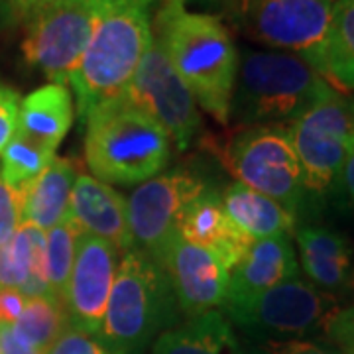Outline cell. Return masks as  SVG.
I'll return each instance as SVG.
<instances>
[{"mask_svg": "<svg viewBox=\"0 0 354 354\" xmlns=\"http://www.w3.org/2000/svg\"><path fill=\"white\" fill-rule=\"evenodd\" d=\"M205 187L199 177L179 169L140 183L127 199L132 248L158 262L177 232L181 213Z\"/></svg>", "mask_w": 354, "mask_h": 354, "instance_id": "obj_12", "label": "cell"}, {"mask_svg": "<svg viewBox=\"0 0 354 354\" xmlns=\"http://www.w3.org/2000/svg\"><path fill=\"white\" fill-rule=\"evenodd\" d=\"M353 288H354V279H353Z\"/></svg>", "mask_w": 354, "mask_h": 354, "instance_id": "obj_39", "label": "cell"}, {"mask_svg": "<svg viewBox=\"0 0 354 354\" xmlns=\"http://www.w3.org/2000/svg\"><path fill=\"white\" fill-rule=\"evenodd\" d=\"M20 102L18 91L0 81V152L18 130Z\"/></svg>", "mask_w": 354, "mask_h": 354, "instance_id": "obj_32", "label": "cell"}, {"mask_svg": "<svg viewBox=\"0 0 354 354\" xmlns=\"http://www.w3.org/2000/svg\"><path fill=\"white\" fill-rule=\"evenodd\" d=\"M171 156V140L150 114L122 95L85 122V160L95 179L136 185L156 177Z\"/></svg>", "mask_w": 354, "mask_h": 354, "instance_id": "obj_5", "label": "cell"}, {"mask_svg": "<svg viewBox=\"0 0 354 354\" xmlns=\"http://www.w3.org/2000/svg\"><path fill=\"white\" fill-rule=\"evenodd\" d=\"M148 354H244V348L230 321L216 309L162 333Z\"/></svg>", "mask_w": 354, "mask_h": 354, "instance_id": "obj_21", "label": "cell"}, {"mask_svg": "<svg viewBox=\"0 0 354 354\" xmlns=\"http://www.w3.org/2000/svg\"><path fill=\"white\" fill-rule=\"evenodd\" d=\"M152 4L104 0L87 50L69 77L77 116L85 124L95 111L124 95L153 38Z\"/></svg>", "mask_w": 354, "mask_h": 354, "instance_id": "obj_2", "label": "cell"}, {"mask_svg": "<svg viewBox=\"0 0 354 354\" xmlns=\"http://www.w3.org/2000/svg\"><path fill=\"white\" fill-rule=\"evenodd\" d=\"M22 205H24L22 189L10 187L0 179V246L10 241L18 227L24 223Z\"/></svg>", "mask_w": 354, "mask_h": 354, "instance_id": "obj_29", "label": "cell"}, {"mask_svg": "<svg viewBox=\"0 0 354 354\" xmlns=\"http://www.w3.org/2000/svg\"><path fill=\"white\" fill-rule=\"evenodd\" d=\"M333 197L341 199L342 205L354 213V136L353 142H351V148H348V153H346V160L342 164L341 176H339Z\"/></svg>", "mask_w": 354, "mask_h": 354, "instance_id": "obj_33", "label": "cell"}, {"mask_svg": "<svg viewBox=\"0 0 354 354\" xmlns=\"http://www.w3.org/2000/svg\"><path fill=\"white\" fill-rule=\"evenodd\" d=\"M242 348H244V346H242ZM244 354H246V353H244Z\"/></svg>", "mask_w": 354, "mask_h": 354, "instance_id": "obj_40", "label": "cell"}, {"mask_svg": "<svg viewBox=\"0 0 354 354\" xmlns=\"http://www.w3.org/2000/svg\"><path fill=\"white\" fill-rule=\"evenodd\" d=\"M12 327L24 341L46 353L71 325L64 301L46 295L28 297L22 315Z\"/></svg>", "mask_w": 354, "mask_h": 354, "instance_id": "obj_25", "label": "cell"}, {"mask_svg": "<svg viewBox=\"0 0 354 354\" xmlns=\"http://www.w3.org/2000/svg\"><path fill=\"white\" fill-rule=\"evenodd\" d=\"M242 346L246 354H342L327 341H317V339L246 342Z\"/></svg>", "mask_w": 354, "mask_h": 354, "instance_id": "obj_28", "label": "cell"}, {"mask_svg": "<svg viewBox=\"0 0 354 354\" xmlns=\"http://www.w3.org/2000/svg\"><path fill=\"white\" fill-rule=\"evenodd\" d=\"M120 252L111 242L81 232L65 291V311L73 329L97 335L118 272Z\"/></svg>", "mask_w": 354, "mask_h": 354, "instance_id": "obj_13", "label": "cell"}, {"mask_svg": "<svg viewBox=\"0 0 354 354\" xmlns=\"http://www.w3.org/2000/svg\"><path fill=\"white\" fill-rule=\"evenodd\" d=\"M51 160L53 153L16 130L12 140L0 152V179L10 187L20 189L34 177H38Z\"/></svg>", "mask_w": 354, "mask_h": 354, "instance_id": "obj_27", "label": "cell"}, {"mask_svg": "<svg viewBox=\"0 0 354 354\" xmlns=\"http://www.w3.org/2000/svg\"><path fill=\"white\" fill-rule=\"evenodd\" d=\"M124 97L140 111L150 114L181 152L201 134L203 122L197 102L189 87L171 67L156 36L124 91Z\"/></svg>", "mask_w": 354, "mask_h": 354, "instance_id": "obj_11", "label": "cell"}, {"mask_svg": "<svg viewBox=\"0 0 354 354\" xmlns=\"http://www.w3.org/2000/svg\"><path fill=\"white\" fill-rule=\"evenodd\" d=\"M0 354H2V353H0Z\"/></svg>", "mask_w": 354, "mask_h": 354, "instance_id": "obj_41", "label": "cell"}, {"mask_svg": "<svg viewBox=\"0 0 354 354\" xmlns=\"http://www.w3.org/2000/svg\"><path fill=\"white\" fill-rule=\"evenodd\" d=\"M26 297L20 290L0 288V325H14L24 311Z\"/></svg>", "mask_w": 354, "mask_h": 354, "instance_id": "obj_34", "label": "cell"}, {"mask_svg": "<svg viewBox=\"0 0 354 354\" xmlns=\"http://www.w3.org/2000/svg\"><path fill=\"white\" fill-rule=\"evenodd\" d=\"M293 239L301 270L315 288L335 297L353 288V244L342 232L319 223H301Z\"/></svg>", "mask_w": 354, "mask_h": 354, "instance_id": "obj_18", "label": "cell"}, {"mask_svg": "<svg viewBox=\"0 0 354 354\" xmlns=\"http://www.w3.org/2000/svg\"><path fill=\"white\" fill-rule=\"evenodd\" d=\"M179 305L164 268L130 248L118 262L101 329L95 335L111 354H144L179 323Z\"/></svg>", "mask_w": 354, "mask_h": 354, "instance_id": "obj_4", "label": "cell"}, {"mask_svg": "<svg viewBox=\"0 0 354 354\" xmlns=\"http://www.w3.org/2000/svg\"><path fill=\"white\" fill-rule=\"evenodd\" d=\"M228 20L266 48L304 57L317 69L333 18L329 0H225Z\"/></svg>", "mask_w": 354, "mask_h": 354, "instance_id": "obj_9", "label": "cell"}, {"mask_svg": "<svg viewBox=\"0 0 354 354\" xmlns=\"http://www.w3.org/2000/svg\"><path fill=\"white\" fill-rule=\"evenodd\" d=\"M221 197L230 221L252 241L281 234L291 236L297 227V216L283 205L239 181L230 183Z\"/></svg>", "mask_w": 354, "mask_h": 354, "instance_id": "obj_23", "label": "cell"}, {"mask_svg": "<svg viewBox=\"0 0 354 354\" xmlns=\"http://www.w3.org/2000/svg\"><path fill=\"white\" fill-rule=\"evenodd\" d=\"M177 232L197 246H201L223 262L228 274L250 248L252 239L236 227L225 211L221 193L209 185L185 207Z\"/></svg>", "mask_w": 354, "mask_h": 354, "instance_id": "obj_16", "label": "cell"}, {"mask_svg": "<svg viewBox=\"0 0 354 354\" xmlns=\"http://www.w3.org/2000/svg\"><path fill=\"white\" fill-rule=\"evenodd\" d=\"M0 6H4V8H12V0H0Z\"/></svg>", "mask_w": 354, "mask_h": 354, "instance_id": "obj_37", "label": "cell"}, {"mask_svg": "<svg viewBox=\"0 0 354 354\" xmlns=\"http://www.w3.org/2000/svg\"><path fill=\"white\" fill-rule=\"evenodd\" d=\"M333 87L304 57L278 50H242L228 120L239 127L290 124Z\"/></svg>", "mask_w": 354, "mask_h": 354, "instance_id": "obj_3", "label": "cell"}, {"mask_svg": "<svg viewBox=\"0 0 354 354\" xmlns=\"http://www.w3.org/2000/svg\"><path fill=\"white\" fill-rule=\"evenodd\" d=\"M323 337L342 354H354V304L339 307L330 315Z\"/></svg>", "mask_w": 354, "mask_h": 354, "instance_id": "obj_30", "label": "cell"}, {"mask_svg": "<svg viewBox=\"0 0 354 354\" xmlns=\"http://www.w3.org/2000/svg\"><path fill=\"white\" fill-rule=\"evenodd\" d=\"M158 264L167 274L181 315L191 319L223 307L230 274L215 254L176 232Z\"/></svg>", "mask_w": 354, "mask_h": 354, "instance_id": "obj_14", "label": "cell"}, {"mask_svg": "<svg viewBox=\"0 0 354 354\" xmlns=\"http://www.w3.org/2000/svg\"><path fill=\"white\" fill-rule=\"evenodd\" d=\"M337 309L339 304L335 295L297 276L244 304L223 309V315L248 342L290 341L323 335L327 321Z\"/></svg>", "mask_w": 354, "mask_h": 354, "instance_id": "obj_8", "label": "cell"}, {"mask_svg": "<svg viewBox=\"0 0 354 354\" xmlns=\"http://www.w3.org/2000/svg\"><path fill=\"white\" fill-rule=\"evenodd\" d=\"M152 32L195 102L227 127L239 69V50L227 26L211 14L162 4L152 16Z\"/></svg>", "mask_w": 354, "mask_h": 354, "instance_id": "obj_1", "label": "cell"}, {"mask_svg": "<svg viewBox=\"0 0 354 354\" xmlns=\"http://www.w3.org/2000/svg\"><path fill=\"white\" fill-rule=\"evenodd\" d=\"M317 71L335 91L354 93V0L333 4L329 34L321 51Z\"/></svg>", "mask_w": 354, "mask_h": 354, "instance_id": "obj_24", "label": "cell"}, {"mask_svg": "<svg viewBox=\"0 0 354 354\" xmlns=\"http://www.w3.org/2000/svg\"><path fill=\"white\" fill-rule=\"evenodd\" d=\"M46 354H111L101 341L95 335H88L83 330L69 329L65 330L64 335L57 341L51 344L46 351Z\"/></svg>", "mask_w": 354, "mask_h": 354, "instance_id": "obj_31", "label": "cell"}, {"mask_svg": "<svg viewBox=\"0 0 354 354\" xmlns=\"http://www.w3.org/2000/svg\"><path fill=\"white\" fill-rule=\"evenodd\" d=\"M297 276L299 262L291 236L281 234L252 241L250 248L228 276L227 297L221 309L244 304L258 293Z\"/></svg>", "mask_w": 354, "mask_h": 354, "instance_id": "obj_15", "label": "cell"}, {"mask_svg": "<svg viewBox=\"0 0 354 354\" xmlns=\"http://www.w3.org/2000/svg\"><path fill=\"white\" fill-rule=\"evenodd\" d=\"M290 136L304 174L307 211L333 197L354 136V99L330 91L291 120Z\"/></svg>", "mask_w": 354, "mask_h": 354, "instance_id": "obj_7", "label": "cell"}, {"mask_svg": "<svg viewBox=\"0 0 354 354\" xmlns=\"http://www.w3.org/2000/svg\"><path fill=\"white\" fill-rule=\"evenodd\" d=\"M223 162L239 183L283 205L299 225L307 193L288 124L239 127L227 140Z\"/></svg>", "mask_w": 354, "mask_h": 354, "instance_id": "obj_6", "label": "cell"}, {"mask_svg": "<svg viewBox=\"0 0 354 354\" xmlns=\"http://www.w3.org/2000/svg\"><path fill=\"white\" fill-rule=\"evenodd\" d=\"M104 0H51L28 14L22 53L51 83L65 85L87 50Z\"/></svg>", "mask_w": 354, "mask_h": 354, "instance_id": "obj_10", "label": "cell"}, {"mask_svg": "<svg viewBox=\"0 0 354 354\" xmlns=\"http://www.w3.org/2000/svg\"><path fill=\"white\" fill-rule=\"evenodd\" d=\"M73 124V97L65 85L48 83L20 102L18 132L55 153Z\"/></svg>", "mask_w": 354, "mask_h": 354, "instance_id": "obj_20", "label": "cell"}, {"mask_svg": "<svg viewBox=\"0 0 354 354\" xmlns=\"http://www.w3.org/2000/svg\"><path fill=\"white\" fill-rule=\"evenodd\" d=\"M81 230L73 223V218L65 215L57 225L46 232V274L50 293L64 301L67 283L71 278V270L75 262L77 241Z\"/></svg>", "mask_w": 354, "mask_h": 354, "instance_id": "obj_26", "label": "cell"}, {"mask_svg": "<svg viewBox=\"0 0 354 354\" xmlns=\"http://www.w3.org/2000/svg\"><path fill=\"white\" fill-rule=\"evenodd\" d=\"M75 164L67 158H53L46 169L22 189V221L41 230L53 228L69 209V197L77 179Z\"/></svg>", "mask_w": 354, "mask_h": 354, "instance_id": "obj_22", "label": "cell"}, {"mask_svg": "<svg viewBox=\"0 0 354 354\" xmlns=\"http://www.w3.org/2000/svg\"><path fill=\"white\" fill-rule=\"evenodd\" d=\"M67 215L81 232L111 242L118 252L132 248L127 199L109 183L93 176H77Z\"/></svg>", "mask_w": 354, "mask_h": 354, "instance_id": "obj_17", "label": "cell"}, {"mask_svg": "<svg viewBox=\"0 0 354 354\" xmlns=\"http://www.w3.org/2000/svg\"><path fill=\"white\" fill-rule=\"evenodd\" d=\"M0 353L2 354H46L24 341L12 325H0Z\"/></svg>", "mask_w": 354, "mask_h": 354, "instance_id": "obj_35", "label": "cell"}, {"mask_svg": "<svg viewBox=\"0 0 354 354\" xmlns=\"http://www.w3.org/2000/svg\"><path fill=\"white\" fill-rule=\"evenodd\" d=\"M150 4H156V2H164V4H181L185 6V2H225V0H146Z\"/></svg>", "mask_w": 354, "mask_h": 354, "instance_id": "obj_36", "label": "cell"}, {"mask_svg": "<svg viewBox=\"0 0 354 354\" xmlns=\"http://www.w3.org/2000/svg\"><path fill=\"white\" fill-rule=\"evenodd\" d=\"M329 2H333V4H335V2H337V0H329Z\"/></svg>", "mask_w": 354, "mask_h": 354, "instance_id": "obj_38", "label": "cell"}, {"mask_svg": "<svg viewBox=\"0 0 354 354\" xmlns=\"http://www.w3.org/2000/svg\"><path fill=\"white\" fill-rule=\"evenodd\" d=\"M0 288L20 290L26 297L51 295L46 274V230L22 223L12 239L0 246Z\"/></svg>", "mask_w": 354, "mask_h": 354, "instance_id": "obj_19", "label": "cell"}]
</instances>
